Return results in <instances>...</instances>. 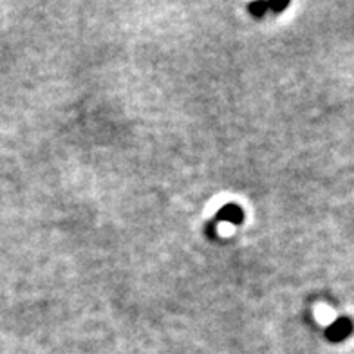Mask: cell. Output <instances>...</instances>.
Wrapping results in <instances>:
<instances>
[{"mask_svg":"<svg viewBox=\"0 0 354 354\" xmlns=\"http://www.w3.org/2000/svg\"><path fill=\"white\" fill-rule=\"evenodd\" d=\"M351 331H353V324L349 322V318H340L327 329V336H329V340L340 342L351 335Z\"/></svg>","mask_w":354,"mask_h":354,"instance_id":"cell-1","label":"cell"},{"mask_svg":"<svg viewBox=\"0 0 354 354\" xmlns=\"http://www.w3.org/2000/svg\"><path fill=\"white\" fill-rule=\"evenodd\" d=\"M219 219L228 220V222H240L242 220V211H240L239 206L228 205L219 211Z\"/></svg>","mask_w":354,"mask_h":354,"instance_id":"cell-2","label":"cell"}]
</instances>
